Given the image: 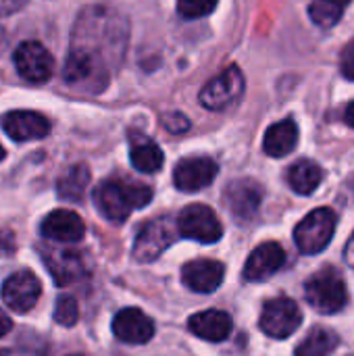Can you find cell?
I'll return each mask as SVG.
<instances>
[{
	"label": "cell",
	"mask_w": 354,
	"mask_h": 356,
	"mask_svg": "<svg viewBox=\"0 0 354 356\" xmlns=\"http://www.w3.org/2000/svg\"><path fill=\"white\" fill-rule=\"evenodd\" d=\"M309 305L321 315H334L348 302V290L336 269H323L305 284Z\"/></svg>",
	"instance_id": "obj_3"
},
{
	"label": "cell",
	"mask_w": 354,
	"mask_h": 356,
	"mask_svg": "<svg viewBox=\"0 0 354 356\" xmlns=\"http://www.w3.org/2000/svg\"><path fill=\"white\" fill-rule=\"evenodd\" d=\"M344 121H346V125H351L354 129V100L346 106V111H344Z\"/></svg>",
	"instance_id": "obj_33"
},
{
	"label": "cell",
	"mask_w": 354,
	"mask_h": 356,
	"mask_svg": "<svg viewBox=\"0 0 354 356\" xmlns=\"http://www.w3.org/2000/svg\"><path fill=\"white\" fill-rule=\"evenodd\" d=\"M67 356H83V355H67Z\"/></svg>",
	"instance_id": "obj_35"
},
{
	"label": "cell",
	"mask_w": 354,
	"mask_h": 356,
	"mask_svg": "<svg viewBox=\"0 0 354 356\" xmlns=\"http://www.w3.org/2000/svg\"><path fill=\"white\" fill-rule=\"evenodd\" d=\"M303 323V313L292 298H273L261 313V330L277 340L290 338Z\"/></svg>",
	"instance_id": "obj_9"
},
{
	"label": "cell",
	"mask_w": 354,
	"mask_h": 356,
	"mask_svg": "<svg viewBox=\"0 0 354 356\" xmlns=\"http://www.w3.org/2000/svg\"><path fill=\"white\" fill-rule=\"evenodd\" d=\"M340 71L346 79L354 81V42H351L344 52H342V58H340Z\"/></svg>",
	"instance_id": "obj_29"
},
{
	"label": "cell",
	"mask_w": 354,
	"mask_h": 356,
	"mask_svg": "<svg viewBox=\"0 0 354 356\" xmlns=\"http://www.w3.org/2000/svg\"><path fill=\"white\" fill-rule=\"evenodd\" d=\"M225 204L227 209L240 217L250 219L257 215L261 200H263V188L252 179H236L225 188Z\"/></svg>",
	"instance_id": "obj_17"
},
{
	"label": "cell",
	"mask_w": 354,
	"mask_h": 356,
	"mask_svg": "<svg viewBox=\"0 0 354 356\" xmlns=\"http://www.w3.org/2000/svg\"><path fill=\"white\" fill-rule=\"evenodd\" d=\"M321 181H323V169L317 163L307 161V159L294 163L290 167V171H288V184L300 196L313 194L319 188Z\"/></svg>",
	"instance_id": "obj_22"
},
{
	"label": "cell",
	"mask_w": 354,
	"mask_h": 356,
	"mask_svg": "<svg viewBox=\"0 0 354 356\" xmlns=\"http://www.w3.org/2000/svg\"><path fill=\"white\" fill-rule=\"evenodd\" d=\"M4 156H6V152H4V148H2V144H0V161H4Z\"/></svg>",
	"instance_id": "obj_34"
},
{
	"label": "cell",
	"mask_w": 354,
	"mask_h": 356,
	"mask_svg": "<svg viewBox=\"0 0 354 356\" xmlns=\"http://www.w3.org/2000/svg\"><path fill=\"white\" fill-rule=\"evenodd\" d=\"M113 334L125 344H146L154 336V323L140 309H123L113 317Z\"/></svg>",
	"instance_id": "obj_13"
},
{
	"label": "cell",
	"mask_w": 354,
	"mask_h": 356,
	"mask_svg": "<svg viewBox=\"0 0 354 356\" xmlns=\"http://www.w3.org/2000/svg\"><path fill=\"white\" fill-rule=\"evenodd\" d=\"M219 173V165L211 156H190L175 165L173 184L177 190L194 194L215 181Z\"/></svg>",
	"instance_id": "obj_10"
},
{
	"label": "cell",
	"mask_w": 354,
	"mask_h": 356,
	"mask_svg": "<svg viewBox=\"0 0 354 356\" xmlns=\"http://www.w3.org/2000/svg\"><path fill=\"white\" fill-rule=\"evenodd\" d=\"M2 129L15 142L42 140L50 131V121L35 111H10L2 117Z\"/></svg>",
	"instance_id": "obj_12"
},
{
	"label": "cell",
	"mask_w": 354,
	"mask_h": 356,
	"mask_svg": "<svg viewBox=\"0 0 354 356\" xmlns=\"http://www.w3.org/2000/svg\"><path fill=\"white\" fill-rule=\"evenodd\" d=\"M219 0H177V13L192 21V19H200L211 15L217 8Z\"/></svg>",
	"instance_id": "obj_26"
},
{
	"label": "cell",
	"mask_w": 354,
	"mask_h": 356,
	"mask_svg": "<svg viewBox=\"0 0 354 356\" xmlns=\"http://www.w3.org/2000/svg\"><path fill=\"white\" fill-rule=\"evenodd\" d=\"M163 127L169 131V134H184V131H188L190 129V121H188V117L184 115V113H169V115H165L163 117Z\"/></svg>",
	"instance_id": "obj_28"
},
{
	"label": "cell",
	"mask_w": 354,
	"mask_h": 356,
	"mask_svg": "<svg viewBox=\"0 0 354 356\" xmlns=\"http://www.w3.org/2000/svg\"><path fill=\"white\" fill-rule=\"evenodd\" d=\"M90 184V169L83 163H77L73 167H69L56 181V194L63 200H71L77 202L83 198L86 188Z\"/></svg>",
	"instance_id": "obj_23"
},
{
	"label": "cell",
	"mask_w": 354,
	"mask_h": 356,
	"mask_svg": "<svg viewBox=\"0 0 354 356\" xmlns=\"http://www.w3.org/2000/svg\"><path fill=\"white\" fill-rule=\"evenodd\" d=\"M42 236L54 242L75 244L86 236V223L77 213L58 209L46 215V219L42 221Z\"/></svg>",
	"instance_id": "obj_16"
},
{
	"label": "cell",
	"mask_w": 354,
	"mask_h": 356,
	"mask_svg": "<svg viewBox=\"0 0 354 356\" xmlns=\"http://www.w3.org/2000/svg\"><path fill=\"white\" fill-rule=\"evenodd\" d=\"M344 257H346L348 265H351V267H354V234L351 236V240H348V246H346V252H344Z\"/></svg>",
	"instance_id": "obj_32"
},
{
	"label": "cell",
	"mask_w": 354,
	"mask_h": 356,
	"mask_svg": "<svg viewBox=\"0 0 354 356\" xmlns=\"http://www.w3.org/2000/svg\"><path fill=\"white\" fill-rule=\"evenodd\" d=\"M152 200V188L127 179L111 177L94 190V204L113 223H123L134 211Z\"/></svg>",
	"instance_id": "obj_2"
},
{
	"label": "cell",
	"mask_w": 354,
	"mask_h": 356,
	"mask_svg": "<svg viewBox=\"0 0 354 356\" xmlns=\"http://www.w3.org/2000/svg\"><path fill=\"white\" fill-rule=\"evenodd\" d=\"M188 327L194 336L207 342H223L232 334V317L223 311H202L190 317Z\"/></svg>",
	"instance_id": "obj_19"
},
{
	"label": "cell",
	"mask_w": 354,
	"mask_h": 356,
	"mask_svg": "<svg viewBox=\"0 0 354 356\" xmlns=\"http://www.w3.org/2000/svg\"><path fill=\"white\" fill-rule=\"evenodd\" d=\"M15 67L19 75L33 83H44L52 77L54 71V56L48 52V48L42 42L27 40L21 42L13 54Z\"/></svg>",
	"instance_id": "obj_8"
},
{
	"label": "cell",
	"mask_w": 354,
	"mask_h": 356,
	"mask_svg": "<svg viewBox=\"0 0 354 356\" xmlns=\"http://www.w3.org/2000/svg\"><path fill=\"white\" fill-rule=\"evenodd\" d=\"M177 229L182 236L202 242V244H215L223 236V225L217 217V213L200 202L188 204L179 217H177Z\"/></svg>",
	"instance_id": "obj_5"
},
{
	"label": "cell",
	"mask_w": 354,
	"mask_h": 356,
	"mask_svg": "<svg viewBox=\"0 0 354 356\" xmlns=\"http://www.w3.org/2000/svg\"><path fill=\"white\" fill-rule=\"evenodd\" d=\"M244 86L240 67L232 65L200 90V104L209 111H225L244 94Z\"/></svg>",
	"instance_id": "obj_7"
},
{
	"label": "cell",
	"mask_w": 354,
	"mask_h": 356,
	"mask_svg": "<svg viewBox=\"0 0 354 356\" xmlns=\"http://www.w3.org/2000/svg\"><path fill=\"white\" fill-rule=\"evenodd\" d=\"M338 348V336L332 330L315 327L298 346L296 356H328Z\"/></svg>",
	"instance_id": "obj_24"
},
{
	"label": "cell",
	"mask_w": 354,
	"mask_h": 356,
	"mask_svg": "<svg viewBox=\"0 0 354 356\" xmlns=\"http://www.w3.org/2000/svg\"><path fill=\"white\" fill-rule=\"evenodd\" d=\"M127 44L129 21L123 13L106 4L81 8L63 67L65 86L79 94L104 92L113 73L123 65Z\"/></svg>",
	"instance_id": "obj_1"
},
{
	"label": "cell",
	"mask_w": 354,
	"mask_h": 356,
	"mask_svg": "<svg viewBox=\"0 0 354 356\" xmlns=\"http://www.w3.org/2000/svg\"><path fill=\"white\" fill-rule=\"evenodd\" d=\"M79 319V309L73 296H61L54 307V321L63 327H73Z\"/></svg>",
	"instance_id": "obj_27"
},
{
	"label": "cell",
	"mask_w": 354,
	"mask_h": 356,
	"mask_svg": "<svg viewBox=\"0 0 354 356\" xmlns=\"http://www.w3.org/2000/svg\"><path fill=\"white\" fill-rule=\"evenodd\" d=\"M175 240L173 221L169 217H156L146 221L134 242V259L138 263L156 261Z\"/></svg>",
	"instance_id": "obj_6"
},
{
	"label": "cell",
	"mask_w": 354,
	"mask_h": 356,
	"mask_svg": "<svg viewBox=\"0 0 354 356\" xmlns=\"http://www.w3.org/2000/svg\"><path fill=\"white\" fill-rule=\"evenodd\" d=\"M286 263V250L277 242H265L252 250L244 265V277L248 282H265L277 273Z\"/></svg>",
	"instance_id": "obj_15"
},
{
	"label": "cell",
	"mask_w": 354,
	"mask_h": 356,
	"mask_svg": "<svg viewBox=\"0 0 354 356\" xmlns=\"http://www.w3.org/2000/svg\"><path fill=\"white\" fill-rule=\"evenodd\" d=\"M336 223H338V217L332 209L321 207V209L311 211L294 229V240H296L298 250L305 254H317L323 248H328V244L334 238Z\"/></svg>",
	"instance_id": "obj_4"
},
{
	"label": "cell",
	"mask_w": 354,
	"mask_h": 356,
	"mask_svg": "<svg viewBox=\"0 0 354 356\" xmlns=\"http://www.w3.org/2000/svg\"><path fill=\"white\" fill-rule=\"evenodd\" d=\"M29 0H0V17H8L17 10H21Z\"/></svg>",
	"instance_id": "obj_30"
},
{
	"label": "cell",
	"mask_w": 354,
	"mask_h": 356,
	"mask_svg": "<svg viewBox=\"0 0 354 356\" xmlns=\"http://www.w3.org/2000/svg\"><path fill=\"white\" fill-rule=\"evenodd\" d=\"M296 144H298V125L292 119L277 121L265 131L263 148L273 159L288 156L296 148Z\"/></svg>",
	"instance_id": "obj_21"
},
{
	"label": "cell",
	"mask_w": 354,
	"mask_h": 356,
	"mask_svg": "<svg viewBox=\"0 0 354 356\" xmlns=\"http://www.w3.org/2000/svg\"><path fill=\"white\" fill-rule=\"evenodd\" d=\"M2 300L15 313H29L42 294V284L31 271H17L2 284Z\"/></svg>",
	"instance_id": "obj_11"
},
{
	"label": "cell",
	"mask_w": 354,
	"mask_h": 356,
	"mask_svg": "<svg viewBox=\"0 0 354 356\" xmlns=\"http://www.w3.org/2000/svg\"><path fill=\"white\" fill-rule=\"evenodd\" d=\"M225 277V267L219 261L211 259H196L184 265L182 280L184 284L198 294H213Z\"/></svg>",
	"instance_id": "obj_14"
},
{
	"label": "cell",
	"mask_w": 354,
	"mask_h": 356,
	"mask_svg": "<svg viewBox=\"0 0 354 356\" xmlns=\"http://www.w3.org/2000/svg\"><path fill=\"white\" fill-rule=\"evenodd\" d=\"M348 2L351 0H315L309 6L311 21L315 25H319V27L330 29V27H334L340 21V17H342V13H344Z\"/></svg>",
	"instance_id": "obj_25"
},
{
	"label": "cell",
	"mask_w": 354,
	"mask_h": 356,
	"mask_svg": "<svg viewBox=\"0 0 354 356\" xmlns=\"http://www.w3.org/2000/svg\"><path fill=\"white\" fill-rule=\"evenodd\" d=\"M42 259L58 286L73 284L86 271L81 254L73 250H42Z\"/></svg>",
	"instance_id": "obj_18"
},
{
	"label": "cell",
	"mask_w": 354,
	"mask_h": 356,
	"mask_svg": "<svg viewBox=\"0 0 354 356\" xmlns=\"http://www.w3.org/2000/svg\"><path fill=\"white\" fill-rule=\"evenodd\" d=\"M129 161L140 173H156L163 167V150L140 131H129Z\"/></svg>",
	"instance_id": "obj_20"
},
{
	"label": "cell",
	"mask_w": 354,
	"mask_h": 356,
	"mask_svg": "<svg viewBox=\"0 0 354 356\" xmlns=\"http://www.w3.org/2000/svg\"><path fill=\"white\" fill-rule=\"evenodd\" d=\"M10 330H13V321L8 319V315H6V313H2V311H0V338H4Z\"/></svg>",
	"instance_id": "obj_31"
}]
</instances>
